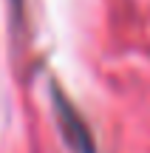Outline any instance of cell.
Masks as SVG:
<instances>
[{
    "mask_svg": "<svg viewBox=\"0 0 150 153\" xmlns=\"http://www.w3.org/2000/svg\"><path fill=\"white\" fill-rule=\"evenodd\" d=\"M54 111H57L60 131H62V136H65V142L74 148V153H96L94 150V142H91V133H88V128H85V122L79 119V114L62 99L60 91H54Z\"/></svg>",
    "mask_w": 150,
    "mask_h": 153,
    "instance_id": "cell-1",
    "label": "cell"
}]
</instances>
